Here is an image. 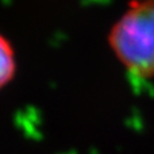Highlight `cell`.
Segmentation results:
<instances>
[{"label": "cell", "instance_id": "1", "mask_svg": "<svg viewBox=\"0 0 154 154\" xmlns=\"http://www.w3.org/2000/svg\"><path fill=\"white\" fill-rule=\"evenodd\" d=\"M116 60L135 79L154 77V0H134L108 32Z\"/></svg>", "mask_w": 154, "mask_h": 154}, {"label": "cell", "instance_id": "2", "mask_svg": "<svg viewBox=\"0 0 154 154\" xmlns=\"http://www.w3.org/2000/svg\"><path fill=\"white\" fill-rule=\"evenodd\" d=\"M16 75V56L8 38L0 32V91Z\"/></svg>", "mask_w": 154, "mask_h": 154}]
</instances>
